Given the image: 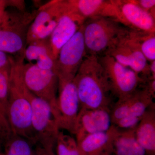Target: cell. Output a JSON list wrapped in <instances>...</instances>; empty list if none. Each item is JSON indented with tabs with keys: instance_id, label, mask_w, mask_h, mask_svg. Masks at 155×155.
Returning a JSON list of instances; mask_svg holds the SVG:
<instances>
[{
	"instance_id": "obj_4",
	"label": "cell",
	"mask_w": 155,
	"mask_h": 155,
	"mask_svg": "<svg viewBox=\"0 0 155 155\" xmlns=\"http://www.w3.org/2000/svg\"><path fill=\"white\" fill-rule=\"evenodd\" d=\"M37 12L18 9L7 10L0 23L1 51L16 57L23 55L28 28Z\"/></svg>"
},
{
	"instance_id": "obj_22",
	"label": "cell",
	"mask_w": 155,
	"mask_h": 155,
	"mask_svg": "<svg viewBox=\"0 0 155 155\" xmlns=\"http://www.w3.org/2000/svg\"><path fill=\"white\" fill-rule=\"evenodd\" d=\"M32 145L26 139L12 134L4 145V155H35Z\"/></svg>"
},
{
	"instance_id": "obj_25",
	"label": "cell",
	"mask_w": 155,
	"mask_h": 155,
	"mask_svg": "<svg viewBox=\"0 0 155 155\" xmlns=\"http://www.w3.org/2000/svg\"><path fill=\"white\" fill-rule=\"evenodd\" d=\"M141 8L155 16V0H132Z\"/></svg>"
},
{
	"instance_id": "obj_5",
	"label": "cell",
	"mask_w": 155,
	"mask_h": 155,
	"mask_svg": "<svg viewBox=\"0 0 155 155\" xmlns=\"http://www.w3.org/2000/svg\"><path fill=\"white\" fill-rule=\"evenodd\" d=\"M26 93L31 104V125L35 145L54 150L60 129L51 109L46 102L35 95L26 87Z\"/></svg>"
},
{
	"instance_id": "obj_23",
	"label": "cell",
	"mask_w": 155,
	"mask_h": 155,
	"mask_svg": "<svg viewBox=\"0 0 155 155\" xmlns=\"http://www.w3.org/2000/svg\"><path fill=\"white\" fill-rule=\"evenodd\" d=\"M55 149L56 155H80L76 140L62 130L58 134Z\"/></svg>"
},
{
	"instance_id": "obj_26",
	"label": "cell",
	"mask_w": 155,
	"mask_h": 155,
	"mask_svg": "<svg viewBox=\"0 0 155 155\" xmlns=\"http://www.w3.org/2000/svg\"><path fill=\"white\" fill-rule=\"evenodd\" d=\"M14 58L0 51V69L11 70Z\"/></svg>"
},
{
	"instance_id": "obj_3",
	"label": "cell",
	"mask_w": 155,
	"mask_h": 155,
	"mask_svg": "<svg viewBox=\"0 0 155 155\" xmlns=\"http://www.w3.org/2000/svg\"><path fill=\"white\" fill-rule=\"evenodd\" d=\"M82 27L87 56L97 57L105 55L130 29L115 18L101 16L86 19Z\"/></svg>"
},
{
	"instance_id": "obj_1",
	"label": "cell",
	"mask_w": 155,
	"mask_h": 155,
	"mask_svg": "<svg viewBox=\"0 0 155 155\" xmlns=\"http://www.w3.org/2000/svg\"><path fill=\"white\" fill-rule=\"evenodd\" d=\"M80 108L111 110L115 97L98 57L86 56L73 79Z\"/></svg>"
},
{
	"instance_id": "obj_11",
	"label": "cell",
	"mask_w": 155,
	"mask_h": 155,
	"mask_svg": "<svg viewBox=\"0 0 155 155\" xmlns=\"http://www.w3.org/2000/svg\"><path fill=\"white\" fill-rule=\"evenodd\" d=\"M57 122L60 130L74 134L80 104L74 81L58 84Z\"/></svg>"
},
{
	"instance_id": "obj_2",
	"label": "cell",
	"mask_w": 155,
	"mask_h": 155,
	"mask_svg": "<svg viewBox=\"0 0 155 155\" xmlns=\"http://www.w3.org/2000/svg\"><path fill=\"white\" fill-rule=\"evenodd\" d=\"M23 56L14 60L10 72L8 96V119L13 134L26 139L35 145L32 125V109L22 80Z\"/></svg>"
},
{
	"instance_id": "obj_29",
	"label": "cell",
	"mask_w": 155,
	"mask_h": 155,
	"mask_svg": "<svg viewBox=\"0 0 155 155\" xmlns=\"http://www.w3.org/2000/svg\"><path fill=\"white\" fill-rule=\"evenodd\" d=\"M149 73L150 79L155 80V61L149 62Z\"/></svg>"
},
{
	"instance_id": "obj_10",
	"label": "cell",
	"mask_w": 155,
	"mask_h": 155,
	"mask_svg": "<svg viewBox=\"0 0 155 155\" xmlns=\"http://www.w3.org/2000/svg\"><path fill=\"white\" fill-rule=\"evenodd\" d=\"M66 8V0L50 1L41 6L28 28L26 46L31 42L49 38Z\"/></svg>"
},
{
	"instance_id": "obj_28",
	"label": "cell",
	"mask_w": 155,
	"mask_h": 155,
	"mask_svg": "<svg viewBox=\"0 0 155 155\" xmlns=\"http://www.w3.org/2000/svg\"><path fill=\"white\" fill-rule=\"evenodd\" d=\"M10 6L9 1L0 0V23L2 21L3 18L5 14L6 8Z\"/></svg>"
},
{
	"instance_id": "obj_30",
	"label": "cell",
	"mask_w": 155,
	"mask_h": 155,
	"mask_svg": "<svg viewBox=\"0 0 155 155\" xmlns=\"http://www.w3.org/2000/svg\"><path fill=\"white\" fill-rule=\"evenodd\" d=\"M101 155H113L111 153H106L103 154Z\"/></svg>"
},
{
	"instance_id": "obj_16",
	"label": "cell",
	"mask_w": 155,
	"mask_h": 155,
	"mask_svg": "<svg viewBox=\"0 0 155 155\" xmlns=\"http://www.w3.org/2000/svg\"><path fill=\"white\" fill-rule=\"evenodd\" d=\"M23 56L29 64L41 69L55 71L56 60L49 38L30 43L25 47Z\"/></svg>"
},
{
	"instance_id": "obj_18",
	"label": "cell",
	"mask_w": 155,
	"mask_h": 155,
	"mask_svg": "<svg viewBox=\"0 0 155 155\" xmlns=\"http://www.w3.org/2000/svg\"><path fill=\"white\" fill-rule=\"evenodd\" d=\"M136 138L147 155H155V105L145 112L135 128Z\"/></svg>"
},
{
	"instance_id": "obj_7",
	"label": "cell",
	"mask_w": 155,
	"mask_h": 155,
	"mask_svg": "<svg viewBox=\"0 0 155 155\" xmlns=\"http://www.w3.org/2000/svg\"><path fill=\"white\" fill-rule=\"evenodd\" d=\"M87 54L82 26L61 48L56 60L55 71L58 84L72 81Z\"/></svg>"
},
{
	"instance_id": "obj_9",
	"label": "cell",
	"mask_w": 155,
	"mask_h": 155,
	"mask_svg": "<svg viewBox=\"0 0 155 155\" xmlns=\"http://www.w3.org/2000/svg\"><path fill=\"white\" fill-rule=\"evenodd\" d=\"M130 29L115 42L105 55L110 56L121 65L133 70L146 81L150 79L149 62L131 37Z\"/></svg>"
},
{
	"instance_id": "obj_17",
	"label": "cell",
	"mask_w": 155,
	"mask_h": 155,
	"mask_svg": "<svg viewBox=\"0 0 155 155\" xmlns=\"http://www.w3.org/2000/svg\"><path fill=\"white\" fill-rule=\"evenodd\" d=\"M67 1L72 8L85 20L92 17L100 16L112 17L116 19V9L112 1L67 0Z\"/></svg>"
},
{
	"instance_id": "obj_15",
	"label": "cell",
	"mask_w": 155,
	"mask_h": 155,
	"mask_svg": "<svg viewBox=\"0 0 155 155\" xmlns=\"http://www.w3.org/2000/svg\"><path fill=\"white\" fill-rule=\"evenodd\" d=\"M116 130L114 125L107 131L92 134L77 141L80 155H101L112 154V144Z\"/></svg>"
},
{
	"instance_id": "obj_13",
	"label": "cell",
	"mask_w": 155,
	"mask_h": 155,
	"mask_svg": "<svg viewBox=\"0 0 155 155\" xmlns=\"http://www.w3.org/2000/svg\"><path fill=\"white\" fill-rule=\"evenodd\" d=\"M112 125L110 110L80 108L74 134L77 142L89 134L107 131Z\"/></svg>"
},
{
	"instance_id": "obj_14",
	"label": "cell",
	"mask_w": 155,
	"mask_h": 155,
	"mask_svg": "<svg viewBox=\"0 0 155 155\" xmlns=\"http://www.w3.org/2000/svg\"><path fill=\"white\" fill-rule=\"evenodd\" d=\"M66 3V11L49 38L55 60L62 47L75 35L85 21L72 8L67 0Z\"/></svg>"
},
{
	"instance_id": "obj_24",
	"label": "cell",
	"mask_w": 155,
	"mask_h": 155,
	"mask_svg": "<svg viewBox=\"0 0 155 155\" xmlns=\"http://www.w3.org/2000/svg\"><path fill=\"white\" fill-rule=\"evenodd\" d=\"M142 118L136 116H127L119 119L113 125L119 129L122 130L133 129L136 128L137 126Z\"/></svg>"
},
{
	"instance_id": "obj_21",
	"label": "cell",
	"mask_w": 155,
	"mask_h": 155,
	"mask_svg": "<svg viewBox=\"0 0 155 155\" xmlns=\"http://www.w3.org/2000/svg\"><path fill=\"white\" fill-rule=\"evenodd\" d=\"M130 34L149 62L155 61V32L130 29Z\"/></svg>"
},
{
	"instance_id": "obj_6",
	"label": "cell",
	"mask_w": 155,
	"mask_h": 155,
	"mask_svg": "<svg viewBox=\"0 0 155 155\" xmlns=\"http://www.w3.org/2000/svg\"><path fill=\"white\" fill-rule=\"evenodd\" d=\"M22 74L26 88L49 105L57 120L58 79L54 70H45L33 64L24 63Z\"/></svg>"
},
{
	"instance_id": "obj_8",
	"label": "cell",
	"mask_w": 155,
	"mask_h": 155,
	"mask_svg": "<svg viewBox=\"0 0 155 155\" xmlns=\"http://www.w3.org/2000/svg\"><path fill=\"white\" fill-rule=\"evenodd\" d=\"M98 58L112 93L118 99L133 93L145 81L133 70L121 65L110 56L105 55Z\"/></svg>"
},
{
	"instance_id": "obj_20",
	"label": "cell",
	"mask_w": 155,
	"mask_h": 155,
	"mask_svg": "<svg viewBox=\"0 0 155 155\" xmlns=\"http://www.w3.org/2000/svg\"><path fill=\"white\" fill-rule=\"evenodd\" d=\"M135 128L122 130L116 127L112 144L113 155H147L136 138Z\"/></svg>"
},
{
	"instance_id": "obj_31",
	"label": "cell",
	"mask_w": 155,
	"mask_h": 155,
	"mask_svg": "<svg viewBox=\"0 0 155 155\" xmlns=\"http://www.w3.org/2000/svg\"><path fill=\"white\" fill-rule=\"evenodd\" d=\"M0 155H4L2 152L1 151H0Z\"/></svg>"
},
{
	"instance_id": "obj_12",
	"label": "cell",
	"mask_w": 155,
	"mask_h": 155,
	"mask_svg": "<svg viewBox=\"0 0 155 155\" xmlns=\"http://www.w3.org/2000/svg\"><path fill=\"white\" fill-rule=\"evenodd\" d=\"M116 19L134 30L155 32V16L141 8L132 0H112Z\"/></svg>"
},
{
	"instance_id": "obj_19",
	"label": "cell",
	"mask_w": 155,
	"mask_h": 155,
	"mask_svg": "<svg viewBox=\"0 0 155 155\" xmlns=\"http://www.w3.org/2000/svg\"><path fill=\"white\" fill-rule=\"evenodd\" d=\"M10 70L0 69V148L13 134L8 113Z\"/></svg>"
},
{
	"instance_id": "obj_27",
	"label": "cell",
	"mask_w": 155,
	"mask_h": 155,
	"mask_svg": "<svg viewBox=\"0 0 155 155\" xmlns=\"http://www.w3.org/2000/svg\"><path fill=\"white\" fill-rule=\"evenodd\" d=\"M34 150L35 155H56L54 150L48 149L38 145H36Z\"/></svg>"
}]
</instances>
